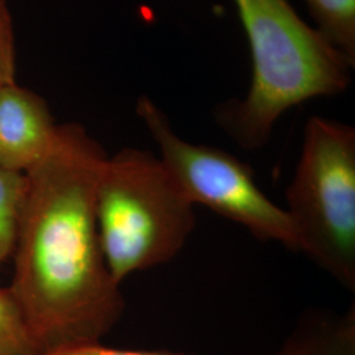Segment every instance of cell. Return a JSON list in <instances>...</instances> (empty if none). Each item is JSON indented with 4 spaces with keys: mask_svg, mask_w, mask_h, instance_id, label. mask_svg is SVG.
<instances>
[{
    "mask_svg": "<svg viewBox=\"0 0 355 355\" xmlns=\"http://www.w3.org/2000/svg\"><path fill=\"white\" fill-rule=\"evenodd\" d=\"M136 114L157 145L159 158L192 203L246 229L259 241L277 242L300 254L286 209L261 190L252 166L220 148L182 139L150 96L141 95Z\"/></svg>",
    "mask_w": 355,
    "mask_h": 355,
    "instance_id": "obj_5",
    "label": "cell"
},
{
    "mask_svg": "<svg viewBox=\"0 0 355 355\" xmlns=\"http://www.w3.org/2000/svg\"><path fill=\"white\" fill-rule=\"evenodd\" d=\"M318 33L355 66V0H302Z\"/></svg>",
    "mask_w": 355,
    "mask_h": 355,
    "instance_id": "obj_8",
    "label": "cell"
},
{
    "mask_svg": "<svg viewBox=\"0 0 355 355\" xmlns=\"http://www.w3.org/2000/svg\"><path fill=\"white\" fill-rule=\"evenodd\" d=\"M37 355H192L170 350H130L104 346L102 343H79L64 346Z\"/></svg>",
    "mask_w": 355,
    "mask_h": 355,
    "instance_id": "obj_12",
    "label": "cell"
},
{
    "mask_svg": "<svg viewBox=\"0 0 355 355\" xmlns=\"http://www.w3.org/2000/svg\"><path fill=\"white\" fill-rule=\"evenodd\" d=\"M108 154L87 129L58 124L51 149L26 173L8 286L37 354L101 343L125 311L103 254L95 187Z\"/></svg>",
    "mask_w": 355,
    "mask_h": 355,
    "instance_id": "obj_1",
    "label": "cell"
},
{
    "mask_svg": "<svg viewBox=\"0 0 355 355\" xmlns=\"http://www.w3.org/2000/svg\"><path fill=\"white\" fill-rule=\"evenodd\" d=\"M195 207L158 154L124 148L108 155L96 180L95 216L112 278L121 284L173 261L195 230Z\"/></svg>",
    "mask_w": 355,
    "mask_h": 355,
    "instance_id": "obj_3",
    "label": "cell"
},
{
    "mask_svg": "<svg viewBox=\"0 0 355 355\" xmlns=\"http://www.w3.org/2000/svg\"><path fill=\"white\" fill-rule=\"evenodd\" d=\"M0 355H37L24 315L10 287H0Z\"/></svg>",
    "mask_w": 355,
    "mask_h": 355,
    "instance_id": "obj_10",
    "label": "cell"
},
{
    "mask_svg": "<svg viewBox=\"0 0 355 355\" xmlns=\"http://www.w3.org/2000/svg\"><path fill=\"white\" fill-rule=\"evenodd\" d=\"M26 189V174L0 166V271L15 250Z\"/></svg>",
    "mask_w": 355,
    "mask_h": 355,
    "instance_id": "obj_9",
    "label": "cell"
},
{
    "mask_svg": "<svg viewBox=\"0 0 355 355\" xmlns=\"http://www.w3.org/2000/svg\"><path fill=\"white\" fill-rule=\"evenodd\" d=\"M271 355H355V305L343 313L308 309Z\"/></svg>",
    "mask_w": 355,
    "mask_h": 355,
    "instance_id": "obj_7",
    "label": "cell"
},
{
    "mask_svg": "<svg viewBox=\"0 0 355 355\" xmlns=\"http://www.w3.org/2000/svg\"><path fill=\"white\" fill-rule=\"evenodd\" d=\"M286 202L300 254L354 293V127L322 116L308 119Z\"/></svg>",
    "mask_w": 355,
    "mask_h": 355,
    "instance_id": "obj_4",
    "label": "cell"
},
{
    "mask_svg": "<svg viewBox=\"0 0 355 355\" xmlns=\"http://www.w3.org/2000/svg\"><path fill=\"white\" fill-rule=\"evenodd\" d=\"M252 57L243 99L216 105L214 119L248 152L261 150L280 117L303 103L341 95L353 66L299 16L290 0H232Z\"/></svg>",
    "mask_w": 355,
    "mask_h": 355,
    "instance_id": "obj_2",
    "label": "cell"
},
{
    "mask_svg": "<svg viewBox=\"0 0 355 355\" xmlns=\"http://www.w3.org/2000/svg\"><path fill=\"white\" fill-rule=\"evenodd\" d=\"M16 83V48L7 0H0V89Z\"/></svg>",
    "mask_w": 355,
    "mask_h": 355,
    "instance_id": "obj_11",
    "label": "cell"
},
{
    "mask_svg": "<svg viewBox=\"0 0 355 355\" xmlns=\"http://www.w3.org/2000/svg\"><path fill=\"white\" fill-rule=\"evenodd\" d=\"M58 124L48 103L16 83L0 89V166L26 174L51 149Z\"/></svg>",
    "mask_w": 355,
    "mask_h": 355,
    "instance_id": "obj_6",
    "label": "cell"
}]
</instances>
